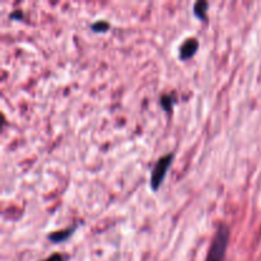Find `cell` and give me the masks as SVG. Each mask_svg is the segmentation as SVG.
<instances>
[{"instance_id":"9c48e42d","label":"cell","mask_w":261,"mask_h":261,"mask_svg":"<svg viewBox=\"0 0 261 261\" xmlns=\"http://www.w3.org/2000/svg\"><path fill=\"white\" fill-rule=\"evenodd\" d=\"M10 18H13V19H22L23 13L20 12V10H17V12H14L13 14H10Z\"/></svg>"},{"instance_id":"7a4b0ae2","label":"cell","mask_w":261,"mask_h":261,"mask_svg":"<svg viewBox=\"0 0 261 261\" xmlns=\"http://www.w3.org/2000/svg\"><path fill=\"white\" fill-rule=\"evenodd\" d=\"M173 158H175V153L171 152L157 161V163H155L152 170V176H150V188H152L153 191L160 190L161 185L163 184V180L166 178V175H167L168 170L172 165Z\"/></svg>"},{"instance_id":"277c9868","label":"cell","mask_w":261,"mask_h":261,"mask_svg":"<svg viewBox=\"0 0 261 261\" xmlns=\"http://www.w3.org/2000/svg\"><path fill=\"white\" fill-rule=\"evenodd\" d=\"M78 228V224H74L73 227H69V228L63 229V231L53 232V233L47 234V240H50L54 244H59V242H64L71 236V234L75 232V229Z\"/></svg>"},{"instance_id":"52a82bcc","label":"cell","mask_w":261,"mask_h":261,"mask_svg":"<svg viewBox=\"0 0 261 261\" xmlns=\"http://www.w3.org/2000/svg\"><path fill=\"white\" fill-rule=\"evenodd\" d=\"M91 28L93 32L101 33V32H106V31H109L110 24L109 22H106V20H97V22H94L93 24L91 25Z\"/></svg>"},{"instance_id":"5b68a950","label":"cell","mask_w":261,"mask_h":261,"mask_svg":"<svg viewBox=\"0 0 261 261\" xmlns=\"http://www.w3.org/2000/svg\"><path fill=\"white\" fill-rule=\"evenodd\" d=\"M208 9H209V3L200 0V2H196L194 5V14L196 18H199L200 20L205 22L208 19Z\"/></svg>"},{"instance_id":"3957f363","label":"cell","mask_w":261,"mask_h":261,"mask_svg":"<svg viewBox=\"0 0 261 261\" xmlns=\"http://www.w3.org/2000/svg\"><path fill=\"white\" fill-rule=\"evenodd\" d=\"M199 48V41L196 37H190L188 38L186 41H184L181 43L180 48H178V58L180 60L186 61V60H190L194 55L196 54Z\"/></svg>"},{"instance_id":"8992f818","label":"cell","mask_w":261,"mask_h":261,"mask_svg":"<svg viewBox=\"0 0 261 261\" xmlns=\"http://www.w3.org/2000/svg\"><path fill=\"white\" fill-rule=\"evenodd\" d=\"M161 106L166 110L167 112H170L172 110L173 103H175V98H173L172 94H163L160 98Z\"/></svg>"},{"instance_id":"ba28073f","label":"cell","mask_w":261,"mask_h":261,"mask_svg":"<svg viewBox=\"0 0 261 261\" xmlns=\"http://www.w3.org/2000/svg\"><path fill=\"white\" fill-rule=\"evenodd\" d=\"M69 259V256L64 254H53L51 256H48L47 259L43 261H66Z\"/></svg>"},{"instance_id":"6da1fadb","label":"cell","mask_w":261,"mask_h":261,"mask_svg":"<svg viewBox=\"0 0 261 261\" xmlns=\"http://www.w3.org/2000/svg\"><path fill=\"white\" fill-rule=\"evenodd\" d=\"M228 241L229 227L226 223H221L217 228L216 234H214L206 261H223L224 256H226L227 247H228Z\"/></svg>"}]
</instances>
